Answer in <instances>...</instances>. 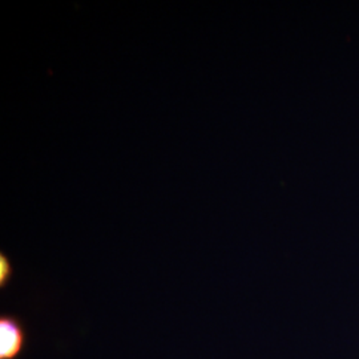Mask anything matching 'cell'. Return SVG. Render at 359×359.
<instances>
[{"mask_svg":"<svg viewBox=\"0 0 359 359\" xmlns=\"http://www.w3.org/2000/svg\"><path fill=\"white\" fill-rule=\"evenodd\" d=\"M13 276V266L8 256L0 255V286L6 287Z\"/></svg>","mask_w":359,"mask_h":359,"instance_id":"obj_2","label":"cell"},{"mask_svg":"<svg viewBox=\"0 0 359 359\" xmlns=\"http://www.w3.org/2000/svg\"><path fill=\"white\" fill-rule=\"evenodd\" d=\"M27 332L23 322L13 314L0 317V359H18L25 351Z\"/></svg>","mask_w":359,"mask_h":359,"instance_id":"obj_1","label":"cell"}]
</instances>
